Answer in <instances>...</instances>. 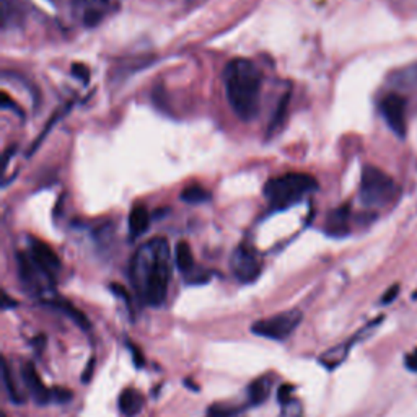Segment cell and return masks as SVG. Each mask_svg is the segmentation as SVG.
<instances>
[{
  "mask_svg": "<svg viewBox=\"0 0 417 417\" xmlns=\"http://www.w3.org/2000/svg\"><path fill=\"white\" fill-rule=\"evenodd\" d=\"M170 279V244L165 238H152L132 256V287L143 303L160 307L168 296Z\"/></svg>",
  "mask_w": 417,
  "mask_h": 417,
  "instance_id": "obj_1",
  "label": "cell"
},
{
  "mask_svg": "<svg viewBox=\"0 0 417 417\" xmlns=\"http://www.w3.org/2000/svg\"><path fill=\"white\" fill-rule=\"evenodd\" d=\"M225 93L230 107L242 121H251L259 111L261 77L259 69L249 59H233L224 70Z\"/></svg>",
  "mask_w": 417,
  "mask_h": 417,
  "instance_id": "obj_2",
  "label": "cell"
},
{
  "mask_svg": "<svg viewBox=\"0 0 417 417\" xmlns=\"http://www.w3.org/2000/svg\"><path fill=\"white\" fill-rule=\"evenodd\" d=\"M318 189V181L305 173H288L272 178L264 186V196L274 209H287Z\"/></svg>",
  "mask_w": 417,
  "mask_h": 417,
  "instance_id": "obj_3",
  "label": "cell"
},
{
  "mask_svg": "<svg viewBox=\"0 0 417 417\" xmlns=\"http://www.w3.org/2000/svg\"><path fill=\"white\" fill-rule=\"evenodd\" d=\"M360 201L367 207H385L398 196V186L390 175L377 166L367 165L360 178Z\"/></svg>",
  "mask_w": 417,
  "mask_h": 417,
  "instance_id": "obj_4",
  "label": "cell"
},
{
  "mask_svg": "<svg viewBox=\"0 0 417 417\" xmlns=\"http://www.w3.org/2000/svg\"><path fill=\"white\" fill-rule=\"evenodd\" d=\"M303 313L298 310L282 311L279 315L269 316V318L259 320L251 326V331L256 336L274 339V341H283L297 330L302 323Z\"/></svg>",
  "mask_w": 417,
  "mask_h": 417,
  "instance_id": "obj_5",
  "label": "cell"
},
{
  "mask_svg": "<svg viewBox=\"0 0 417 417\" xmlns=\"http://www.w3.org/2000/svg\"><path fill=\"white\" fill-rule=\"evenodd\" d=\"M230 268L233 276L242 283H251L258 279L261 271H263V263H261L253 248L242 244L232 254Z\"/></svg>",
  "mask_w": 417,
  "mask_h": 417,
  "instance_id": "obj_6",
  "label": "cell"
},
{
  "mask_svg": "<svg viewBox=\"0 0 417 417\" xmlns=\"http://www.w3.org/2000/svg\"><path fill=\"white\" fill-rule=\"evenodd\" d=\"M381 114L386 119L390 129L398 137H404L406 131H408V124H406V108H408V102L406 98L398 93H388L381 102Z\"/></svg>",
  "mask_w": 417,
  "mask_h": 417,
  "instance_id": "obj_7",
  "label": "cell"
},
{
  "mask_svg": "<svg viewBox=\"0 0 417 417\" xmlns=\"http://www.w3.org/2000/svg\"><path fill=\"white\" fill-rule=\"evenodd\" d=\"M30 256L31 259L35 261L38 268H40L49 279L53 281L54 277L58 276V272L60 271V259L49 244L33 238L30 243Z\"/></svg>",
  "mask_w": 417,
  "mask_h": 417,
  "instance_id": "obj_8",
  "label": "cell"
},
{
  "mask_svg": "<svg viewBox=\"0 0 417 417\" xmlns=\"http://www.w3.org/2000/svg\"><path fill=\"white\" fill-rule=\"evenodd\" d=\"M21 378H23L26 390L30 391V396L35 399L36 404L44 406L51 401L53 393L51 390H48L46 385H44V381L41 380L40 374L36 372L35 365L28 362L21 367Z\"/></svg>",
  "mask_w": 417,
  "mask_h": 417,
  "instance_id": "obj_9",
  "label": "cell"
},
{
  "mask_svg": "<svg viewBox=\"0 0 417 417\" xmlns=\"http://www.w3.org/2000/svg\"><path fill=\"white\" fill-rule=\"evenodd\" d=\"M119 411L126 417H134L143 409V396L141 391L134 390V388H126L124 391L119 394Z\"/></svg>",
  "mask_w": 417,
  "mask_h": 417,
  "instance_id": "obj_10",
  "label": "cell"
},
{
  "mask_svg": "<svg viewBox=\"0 0 417 417\" xmlns=\"http://www.w3.org/2000/svg\"><path fill=\"white\" fill-rule=\"evenodd\" d=\"M347 219H349V207H339L332 210L327 217L326 222V232L331 237H344L347 235Z\"/></svg>",
  "mask_w": 417,
  "mask_h": 417,
  "instance_id": "obj_11",
  "label": "cell"
},
{
  "mask_svg": "<svg viewBox=\"0 0 417 417\" xmlns=\"http://www.w3.org/2000/svg\"><path fill=\"white\" fill-rule=\"evenodd\" d=\"M150 214L143 205H136L129 214V232L132 238H139L148 230Z\"/></svg>",
  "mask_w": 417,
  "mask_h": 417,
  "instance_id": "obj_12",
  "label": "cell"
},
{
  "mask_svg": "<svg viewBox=\"0 0 417 417\" xmlns=\"http://www.w3.org/2000/svg\"><path fill=\"white\" fill-rule=\"evenodd\" d=\"M271 394V380L266 377L256 378L248 386V398L253 406L263 404Z\"/></svg>",
  "mask_w": 417,
  "mask_h": 417,
  "instance_id": "obj_13",
  "label": "cell"
},
{
  "mask_svg": "<svg viewBox=\"0 0 417 417\" xmlns=\"http://www.w3.org/2000/svg\"><path fill=\"white\" fill-rule=\"evenodd\" d=\"M54 308H58L63 311L64 315H67L69 318L74 321V323L82 327V330H88L90 327V321H88V318L85 315H83V311L79 310L77 307H74L70 302H67V300H58V302L51 303Z\"/></svg>",
  "mask_w": 417,
  "mask_h": 417,
  "instance_id": "obj_14",
  "label": "cell"
},
{
  "mask_svg": "<svg viewBox=\"0 0 417 417\" xmlns=\"http://www.w3.org/2000/svg\"><path fill=\"white\" fill-rule=\"evenodd\" d=\"M175 259H176V266L178 269L181 272H191L194 269V256H193V249L189 247L188 242H180L176 247V253H175Z\"/></svg>",
  "mask_w": 417,
  "mask_h": 417,
  "instance_id": "obj_15",
  "label": "cell"
},
{
  "mask_svg": "<svg viewBox=\"0 0 417 417\" xmlns=\"http://www.w3.org/2000/svg\"><path fill=\"white\" fill-rule=\"evenodd\" d=\"M288 102H291V93H286L279 102V104H277L276 113H274V116H272V119L269 122V129H268L269 137L274 136L276 132L283 126V122H286L287 111H288Z\"/></svg>",
  "mask_w": 417,
  "mask_h": 417,
  "instance_id": "obj_16",
  "label": "cell"
},
{
  "mask_svg": "<svg viewBox=\"0 0 417 417\" xmlns=\"http://www.w3.org/2000/svg\"><path fill=\"white\" fill-rule=\"evenodd\" d=\"M354 342L355 341H349L347 344H341V346H337L335 349H330L327 352H325L323 357H321V364L327 367V369H335V367H337L344 359L347 357L349 349Z\"/></svg>",
  "mask_w": 417,
  "mask_h": 417,
  "instance_id": "obj_17",
  "label": "cell"
},
{
  "mask_svg": "<svg viewBox=\"0 0 417 417\" xmlns=\"http://www.w3.org/2000/svg\"><path fill=\"white\" fill-rule=\"evenodd\" d=\"M2 378H4V386L5 390L9 393V398L12 399L15 404H21L25 401V398L21 396V393L18 390V386H16V383L13 380L12 374H10V369H9V364L7 360H4L2 362Z\"/></svg>",
  "mask_w": 417,
  "mask_h": 417,
  "instance_id": "obj_18",
  "label": "cell"
},
{
  "mask_svg": "<svg viewBox=\"0 0 417 417\" xmlns=\"http://www.w3.org/2000/svg\"><path fill=\"white\" fill-rule=\"evenodd\" d=\"M181 199L188 204H202L209 201L210 194L201 186H191L181 193Z\"/></svg>",
  "mask_w": 417,
  "mask_h": 417,
  "instance_id": "obj_19",
  "label": "cell"
},
{
  "mask_svg": "<svg viewBox=\"0 0 417 417\" xmlns=\"http://www.w3.org/2000/svg\"><path fill=\"white\" fill-rule=\"evenodd\" d=\"M207 417H243L238 411L230 408H222V406H214L207 413Z\"/></svg>",
  "mask_w": 417,
  "mask_h": 417,
  "instance_id": "obj_20",
  "label": "cell"
},
{
  "mask_svg": "<svg viewBox=\"0 0 417 417\" xmlns=\"http://www.w3.org/2000/svg\"><path fill=\"white\" fill-rule=\"evenodd\" d=\"M51 393H53V399H54V401H58L60 404L69 403L70 399H72V391L70 390H65V388H60V386L53 388Z\"/></svg>",
  "mask_w": 417,
  "mask_h": 417,
  "instance_id": "obj_21",
  "label": "cell"
},
{
  "mask_svg": "<svg viewBox=\"0 0 417 417\" xmlns=\"http://www.w3.org/2000/svg\"><path fill=\"white\" fill-rule=\"evenodd\" d=\"M292 393H293V386L292 385H282L279 388V391H277V401L282 403V404H288L292 399Z\"/></svg>",
  "mask_w": 417,
  "mask_h": 417,
  "instance_id": "obj_22",
  "label": "cell"
},
{
  "mask_svg": "<svg viewBox=\"0 0 417 417\" xmlns=\"http://www.w3.org/2000/svg\"><path fill=\"white\" fill-rule=\"evenodd\" d=\"M398 293H399V286H398V283H394V286H391L390 288H388L385 296L381 297V303L383 305H390L391 302H394V300H396Z\"/></svg>",
  "mask_w": 417,
  "mask_h": 417,
  "instance_id": "obj_23",
  "label": "cell"
},
{
  "mask_svg": "<svg viewBox=\"0 0 417 417\" xmlns=\"http://www.w3.org/2000/svg\"><path fill=\"white\" fill-rule=\"evenodd\" d=\"M404 365H406V369L411 370V372H416L417 374V349H414L413 352H409L408 355H406Z\"/></svg>",
  "mask_w": 417,
  "mask_h": 417,
  "instance_id": "obj_24",
  "label": "cell"
},
{
  "mask_svg": "<svg viewBox=\"0 0 417 417\" xmlns=\"http://www.w3.org/2000/svg\"><path fill=\"white\" fill-rule=\"evenodd\" d=\"M99 18H102V13H99V12H94V10H88V12L85 13V23H87L88 26L97 25L98 21H99Z\"/></svg>",
  "mask_w": 417,
  "mask_h": 417,
  "instance_id": "obj_25",
  "label": "cell"
},
{
  "mask_svg": "<svg viewBox=\"0 0 417 417\" xmlns=\"http://www.w3.org/2000/svg\"><path fill=\"white\" fill-rule=\"evenodd\" d=\"M72 70H74V75L75 77H82V79L85 80V82L88 80V75H90V74H88V69L85 67V65H82V64L77 65L75 64L74 67H72Z\"/></svg>",
  "mask_w": 417,
  "mask_h": 417,
  "instance_id": "obj_26",
  "label": "cell"
},
{
  "mask_svg": "<svg viewBox=\"0 0 417 417\" xmlns=\"http://www.w3.org/2000/svg\"><path fill=\"white\" fill-rule=\"evenodd\" d=\"M129 347H131V350H132V357H134L136 365H137V367H142L143 362H146V360H143V357L141 355V350H139V347L134 346V344H131Z\"/></svg>",
  "mask_w": 417,
  "mask_h": 417,
  "instance_id": "obj_27",
  "label": "cell"
},
{
  "mask_svg": "<svg viewBox=\"0 0 417 417\" xmlns=\"http://www.w3.org/2000/svg\"><path fill=\"white\" fill-rule=\"evenodd\" d=\"M90 372H93V360H90V362H88V367H87V370L83 372V381H88L90 380Z\"/></svg>",
  "mask_w": 417,
  "mask_h": 417,
  "instance_id": "obj_28",
  "label": "cell"
},
{
  "mask_svg": "<svg viewBox=\"0 0 417 417\" xmlns=\"http://www.w3.org/2000/svg\"><path fill=\"white\" fill-rule=\"evenodd\" d=\"M15 302H12V298L9 296H4V308H9V307H15Z\"/></svg>",
  "mask_w": 417,
  "mask_h": 417,
  "instance_id": "obj_29",
  "label": "cell"
}]
</instances>
